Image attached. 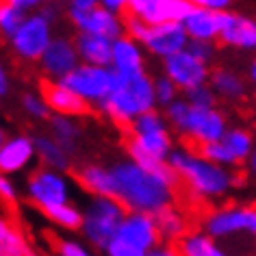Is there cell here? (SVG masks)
<instances>
[{"mask_svg":"<svg viewBox=\"0 0 256 256\" xmlns=\"http://www.w3.org/2000/svg\"><path fill=\"white\" fill-rule=\"evenodd\" d=\"M108 172L111 196L118 198L126 210L154 215L161 208L176 204L180 180L168 161L144 165L132 156H126L108 163Z\"/></svg>","mask_w":256,"mask_h":256,"instance_id":"cell-1","label":"cell"},{"mask_svg":"<svg viewBox=\"0 0 256 256\" xmlns=\"http://www.w3.org/2000/svg\"><path fill=\"white\" fill-rule=\"evenodd\" d=\"M178 180L191 198L200 202H217L243 182V178L232 168L210 161L194 146L174 148L168 158Z\"/></svg>","mask_w":256,"mask_h":256,"instance_id":"cell-2","label":"cell"},{"mask_svg":"<svg viewBox=\"0 0 256 256\" xmlns=\"http://www.w3.org/2000/svg\"><path fill=\"white\" fill-rule=\"evenodd\" d=\"M165 118L170 122V128L176 132L178 137H182L184 142L194 148H202L210 142L224 137V132L228 130V118L220 108H198L191 106L189 100L176 98L163 108Z\"/></svg>","mask_w":256,"mask_h":256,"instance_id":"cell-3","label":"cell"},{"mask_svg":"<svg viewBox=\"0 0 256 256\" xmlns=\"http://www.w3.org/2000/svg\"><path fill=\"white\" fill-rule=\"evenodd\" d=\"M156 96H154V78H150L148 74H137V76H120L118 87L113 89V94L96 106V111L106 115L111 122L118 126H130L139 115L156 108Z\"/></svg>","mask_w":256,"mask_h":256,"instance_id":"cell-4","label":"cell"},{"mask_svg":"<svg viewBox=\"0 0 256 256\" xmlns=\"http://www.w3.org/2000/svg\"><path fill=\"white\" fill-rule=\"evenodd\" d=\"M128 213L126 206L113 196H92L87 206L82 208L80 234L89 246L96 250H104L106 243L118 232L122 220Z\"/></svg>","mask_w":256,"mask_h":256,"instance_id":"cell-5","label":"cell"},{"mask_svg":"<svg viewBox=\"0 0 256 256\" xmlns=\"http://www.w3.org/2000/svg\"><path fill=\"white\" fill-rule=\"evenodd\" d=\"M54 40V20L48 18L42 9L30 11L24 18L22 26L9 40L11 52L24 63H40L50 42Z\"/></svg>","mask_w":256,"mask_h":256,"instance_id":"cell-6","label":"cell"},{"mask_svg":"<svg viewBox=\"0 0 256 256\" xmlns=\"http://www.w3.org/2000/svg\"><path fill=\"white\" fill-rule=\"evenodd\" d=\"M72 180L66 176V172L46 168V165L35 170L26 180V198L42 213L72 202Z\"/></svg>","mask_w":256,"mask_h":256,"instance_id":"cell-7","label":"cell"},{"mask_svg":"<svg viewBox=\"0 0 256 256\" xmlns=\"http://www.w3.org/2000/svg\"><path fill=\"white\" fill-rule=\"evenodd\" d=\"M68 87H72L89 106L102 104L113 89L120 82V74L115 72L111 66H89V63H80L74 68L66 78H63Z\"/></svg>","mask_w":256,"mask_h":256,"instance_id":"cell-8","label":"cell"},{"mask_svg":"<svg viewBox=\"0 0 256 256\" xmlns=\"http://www.w3.org/2000/svg\"><path fill=\"white\" fill-rule=\"evenodd\" d=\"M254 148H256V137L250 128L230 126L228 130L224 132L222 139L210 142L198 150L206 158H210V161L234 170V168H239V165L248 163V158L252 156Z\"/></svg>","mask_w":256,"mask_h":256,"instance_id":"cell-9","label":"cell"},{"mask_svg":"<svg viewBox=\"0 0 256 256\" xmlns=\"http://www.w3.org/2000/svg\"><path fill=\"white\" fill-rule=\"evenodd\" d=\"M66 16L76 33L102 35V37H108V40H118V37L126 35L124 16L115 14V11L102 7V4H94V7H87V9L68 7Z\"/></svg>","mask_w":256,"mask_h":256,"instance_id":"cell-10","label":"cell"},{"mask_svg":"<svg viewBox=\"0 0 256 256\" xmlns=\"http://www.w3.org/2000/svg\"><path fill=\"white\" fill-rule=\"evenodd\" d=\"M189 42H191V37L182 22L150 24L146 35L142 37V44H144V48L148 50V54L156 56V59H161V61L184 50L189 46Z\"/></svg>","mask_w":256,"mask_h":256,"instance_id":"cell-11","label":"cell"},{"mask_svg":"<svg viewBox=\"0 0 256 256\" xmlns=\"http://www.w3.org/2000/svg\"><path fill=\"white\" fill-rule=\"evenodd\" d=\"M210 66L200 61L194 52H189L187 48L180 52L163 59V74H168L172 80L180 87V92H189L194 87L206 85L210 80Z\"/></svg>","mask_w":256,"mask_h":256,"instance_id":"cell-12","label":"cell"},{"mask_svg":"<svg viewBox=\"0 0 256 256\" xmlns=\"http://www.w3.org/2000/svg\"><path fill=\"white\" fill-rule=\"evenodd\" d=\"M174 137H172V128L165 130H154V132H128L126 139V152L135 161L150 165V163H165L174 150Z\"/></svg>","mask_w":256,"mask_h":256,"instance_id":"cell-13","label":"cell"},{"mask_svg":"<svg viewBox=\"0 0 256 256\" xmlns=\"http://www.w3.org/2000/svg\"><path fill=\"white\" fill-rule=\"evenodd\" d=\"M78 66H80V56L76 42L66 35H54V40L50 42V46L40 59V70L44 78H52V80H63Z\"/></svg>","mask_w":256,"mask_h":256,"instance_id":"cell-14","label":"cell"},{"mask_svg":"<svg viewBox=\"0 0 256 256\" xmlns=\"http://www.w3.org/2000/svg\"><path fill=\"white\" fill-rule=\"evenodd\" d=\"M115 236L146 250V252H150L152 248L163 241L156 226V217L152 213H142V210H128Z\"/></svg>","mask_w":256,"mask_h":256,"instance_id":"cell-15","label":"cell"},{"mask_svg":"<svg viewBox=\"0 0 256 256\" xmlns=\"http://www.w3.org/2000/svg\"><path fill=\"white\" fill-rule=\"evenodd\" d=\"M202 230L220 241L248 234V206H217L208 210L202 220Z\"/></svg>","mask_w":256,"mask_h":256,"instance_id":"cell-16","label":"cell"},{"mask_svg":"<svg viewBox=\"0 0 256 256\" xmlns=\"http://www.w3.org/2000/svg\"><path fill=\"white\" fill-rule=\"evenodd\" d=\"M222 30L220 42L234 50H256V20L234 11H222L220 14Z\"/></svg>","mask_w":256,"mask_h":256,"instance_id":"cell-17","label":"cell"},{"mask_svg":"<svg viewBox=\"0 0 256 256\" xmlns=\"http://www.w3.org/2000/svg\"><path fill=\"white\" fill-rule=\"evenodd\" d=\"M37 161L35 137L28 135H11L0 148V172L4 174H20Z\"/></svg>","mask_w":256,"mask_h":256,"instance_id":"cell-18","label":"cell"},{"mask_svg":"<svg viewBox=\"0 0 256 256\" xmlns=\"http://www.w3.org/2000/svg\"><path fill=\"white\" fill-rule=\"evenodd\" d=\"M146 54L148 50L144 48V44L135 40L130 35H122L118 40H113V59L111 68L120 76H137L146 72Z\"/></svg>","mask_w":256,"mask_h":256,"instance_id":"cell-19","label":"cell"},{"mask_svg":"<svg viewBox=\"0 0 256 256\" xmlns=\"http://www.w3.org/2000/svg\"><path fill=\"white\" fill-rule=\"evenodd\" d=\"M40 92L44 94L48 106L52 113L59 115H72V118H80L89 111V104L74 92L72 87H68L63 80H52L44 78Z\"/></svg>","mask_w":256,"mask_h":256,"instance_id":"cell-20","label":"cell"},{"mask_svg":"<svg viewBox=\"0 0 256 256\" xmlns=\"http://www.w3.org/2000/svg\"><path fill=\"white\" fill-rule=\"evenodd\" d=\"M220 14L222 11H210V9H200V7L191 9V14L182 20L191 40L220 42V30H222Z\"/></svg>","mask_w":256,"mask_h":256,"instance_id":"cell-21","label":"cell"},{"mask_svg":"<svg viewBox=\"0 0 256 256\" xmlns=\"http://www.w3.org/2000/svg\"><path fill=\"white\" fill-rule=\"evenodd\" d=\"M76 48H78L80 63L89 66H111L113 59V40L92 33H76L74 37Z\"/></svg>","mask_w":256,"mask_h":256,"instance_id":"cell-22","label":"cell"},{"mask_svg":"<svg viewBox=\"0 0 256 256\" xmlns=\"http://www.w3.org/2000/svg\"><path fill=\"white\" fill-rule=\"evenodd\" d=\"M182 256H232L220 246V239L210 236L206 230H189L176 241Z\"/></svg>","mask_w":256,"mask_h":256,"instance_id":"cell-23","label":"cell"},{"mask_svg":"<svg viewBox=\"0 0 256 256\" xmlns=\"http://www.w3.org/2000/svg\"><path fill=\"white\" fill-rule=\"evenodd\" d=\"M210 87L220 96V100L239 102L248 96V80L239 72L228 68H217L210 72Z\"/></svg>","mask_w":256,"mask_h":256,"instance_id":"cell-24","label":"cell"},{"mask_svg":"<svg viewBox=\"0 0 256 256\" xmlns=\"http://www.w3.org/2000/svg\"><path fill=\"white\" fill-rule=\"evenodd\" d=\"M35 148H37V161L46 165V168L68 172L70 165H72V152L50 132L48 135H35Z\"/></svg>","mask_w":256,"mask_h":256,"instance_id":"cell-25","label":"cell"},{"mask_svg":"<svg viewBox=\"0 0 256 256\" xmlns=\"http://www.w3.org/2000/svg\"><path fill=\"white\" fill-rule=\"evenodd\" d=\"M76 182L89 196H111V172L108 165L102 163H85L76 170Z\"/></svg>","mask_w":256,"mask_h":256,"instance_id":"cell-26","label":"cell"},{"mask_svg":"<svg viewBox=\"0 0 256 256\" xmlns=\"http://www.w3.org/2000/svg\"><path fill=\"white\" fill-rule=\"evenodd\" d=\"M194 4L189 0H156L150 4L139 18H144L148 24H158V22H182L184 18L191 14Z\"/></svg>","mask_w":256,"mask_h":256,"instance_id":"cell-27","label":"cell"},{"mask_svg":"<svg viewBox=\"0 0 256 256\" xmlns=\"http://www.w3.org/2000/svg\"><path fill=\"white\" fill-rule=\"evenodd\" d=\"M154 217H156V226H158V232H161V239L163 241L176 243L182 234L189 232L187 217H184L180 210L176 208V204L161 208L158 213H154Z\"/></svg>","mask_w":256,"mask_h":256,"instance_id":"cell-28","label":"cell"},{"mask_svg":"<svg viewBox=\"0 0 256 256\" xmlns=\"http://www.w3.org/2000/svg\"><path fill=\"white\" fill-rule=\"evenodd\" d=\"M48 122H50V135L59 139V142L74 154L76 146H78L80 137H82V128H80L78 122H76V118H72V115L52 113Z\"/></svg>","mask_w":256,"mask_h":256,"instance_id":"cell-29","label":"cell"},{"mask_svg":"<svg viewBox=\"0 0 256 256\" xmlns=\"http://www.w3.org/2000/svg\"><path fill=\"white\" fill-rule=\"evenodd\" d=\"M30 246L24 234L11 224L7 217L0 215V254L2 256H30Z\"/></svg>","mask_w":256,"mask_h":256,"instance_id":"cell-30","label":"cell"},{"mask_svg":"<svg viewBox=\"0 0 256 256\" xmlns=\"http://www.w3.org/2000/svg\"><path fill=\"white\" fill-rule=\"evenodd\" d=\"M48 217V222H52L56 228L68 230V232H80L82 226V208H78L74 202L61 204V206H54L44 213Z\"/></svg>","mask_w":256,"mask_h":256,"instance_id":"cell-31","label":"cell"},{"mask_svg":"<svg viewBox=\"0 0 256 256\" xmlns=\"http://www.w3.org/2000/svg\"><path fill=\"white\" fill-rule=\"evenodd\" d=\"M24 18H26V11L18 9L9 0H0V37L9 42L16 35V30L22 26Z\"/></svg>","mask_w":256,"mask_h":256,"instance_id":"cell-32","label":"cell"},{"mask_svg":"<svg viewBox=\"0 0 256 256\" xmlns=\"http://www.w3.org/2000/svg\"><path fill=\"white\" fill-rule=\"evenodd\" d=\"M165 128H170V122H168V118H165V113L158 111V108H150V111L142 113L130 126H128V132L142 135V132L165 130Z\"/></svg>","mask_w":256,"mask_h":256,"instance_id":"cell-33","label":"cell"},{"mask_svg":"<svg viewBox=\"0 0 256 256\" xmlns=\"http://www.w3.org/2000/svg\"><path fill=\"white\" fill-rule=\"evenodd\" d=\"M20 106H22V111L35 122L50 120V113H52L42 92H26L20 100Z\"/></svg>","mask_w":256,"mask_h":256,"instance_id":"cell-34","label":"cell"},{"mask_svg":"<svg viewBox=\"0 0 256 256\" xmlns=\"http://www.w3.org/2000/svg\"><path fill=\"white\" fill-rule=\"evenodd\" d=\"M180 87L170 78L168 74H161L154 78V96H156V104L158 106H168L170 102H174L176 98H180Z\"/></svg>","mask_w":256,"mask_h":256,"instance_id":"cell-35","label":"cell"},{"mask_svg":"<svg viewBox=\"0 0 256 256\" xmlns=\"http://www.w3.org/2000/svg\"><path fill=\"white\" fill-rule=\"evenodd\" d=\"M184 98L189 100L191 106L213 108V106H217L220 96L215 94V89L210 87V82H206V85H200V87H194V89H189V92H184Z\"/></svg>","mask_w":256,"mask_h":256,"instance_id":"cell-36","label":"cell"},{"mask_svg":"<svg viewBox=\"0 0 256 256\" xmlns=\"http://www.w3.org/2000/svg\"><path fill=\"white\" fill-rule=\"evenodd\" d=\"M54 252L56 256H94L92 252V246L85 241H78V239H72V236H63V239H56V246H54Z\"/></svg>","mask_w":256,"mask_h":256,"instance_id":"cell-37","label":"cell"},{"mask_svg":"<svg viewBox=\"0 0 256 256\" xmlns=\"http://www.w3.org/2000/svg\"><path fill=\"white\" fill-rule=\"evenodd\" d=\"M102 254L104 256H148L146 250L132 246V243L120 239V236H113V239L106 243V248L102 250Z\"/></svg>","mask_w":256,"mask_h":256,"instance_id":"cell-38","label":"cell"},{"mask_svg":"<svg viewBox=\"0 0 256 256\" xmlns=\"http://www.w3.org/2000/svg\"><path fill=\"white\" fill-rule=\"evenodd\" d=\"M20 200V191H18V184L11 180V174H4L0 172V202L4 204H16Z\"/></svg>","mask_w":256,"mask_h":256,"instance_id":"cell-39","label":"cell"},{"mask_svg":"<svg viewBox=\"0 0 256 256\" xmlns=\"http://www.w3.org/2000/svg\"><path fill=\"white\" fill-rule=\"evenodd\" d=\"M187 50H189V52H194L200 61L208 63V66H210V61L215 59V42L191 40V42H189V46H187Z\"/></svg>","mask_w":256,"mask_h":256,"instance_id":"cell-40","label":"cell"},{"mask_svg":"<svg viewBox=\"0 0 256 256\" xmlns=\"http://www.w3.org/2000/svg\"><path fill=\"white\" fill-rule=\"evenodd\" d=\"M194 7L210 9V11H228L232 7V0H189Z\"/></svg>","mask_w":256,"mask_h":256,"instance_id":"cell-41","label":"cell"},{"mask_svg":"<svg viewBox=\"0 0 256 256\" xmlns=\"http://www.w3.org/2000/svg\"><path fill=\"white\" fill-rule=\"evenodd\" d=\"M148 256H182L180 250H178L176 243H170V241H161L158 246H154L148 252Z\"/></svg>","mask_w":256,"mask_h":256,"instance_id":"cell-42","label":"cell"},{"mask_svg":"<svg viewBox=\"0 0 256 256\" xmlns=\"http://www.w3.org/2000/svg\"><path fill=\"white\" fill-rule=\"evenodd\" d=\"M9 2L16 4L18 9H22V11H26V14H30V11L42 9L46 2H50V0H9Z\"/></svg>","mask_w":256,"mask_h":256,"instance_id":"cell-43","label":"cell"},{"mask_svg":"<svg viewBox=\"0 0 256 256\" xmlns=\"http://www.w3.org/2000/svg\"><path fill=\"white\" fill-rule=\"evenodd\" d=\"M98 2L102 4V7L111 9V11H115V14H122V16H124L126 9H128V0H98Z\"/></svg>","mask_w":256,"mask_h":256,"instance_id":"cell-44","label":"cell"},{"mask_svg":"<svg viewBox=\"0 0 256 256\" xmlns=\"http://www.w3.org/2000/svg\"><path fill=\"white\" fill-rule=\"evenodd\" d=\"M156 0H128V9L126 11H130V14H137V16H142L146 9L150 7V4H154Z\"/></svg>","mask_w":256,"mask_h":256,"instance_id":"cell-45","label":"cell"},{"mask_svg":"<svg viewBox=\"0 0 256 256\" xmlns=\"http://www.w3.org/2000/svg\"><path fill=\"white\" fill-rule=\"evenodd\" d=\"M9 74H7V70H4V66L0 63V98L2 96H7L9 94Z\"/></svg>","mask_w":256,"mask_h":256,"instance_id":"cell-46","label":"cell"},{"mask_svg":"<svg viewBox=\"0 0 256 256\" xmlns=\"http://www.w3.org/2000/svg\"><path fill=\"white\" fill-rule=\"evenodd\" d=\"M68 7H74V9H87V7H94V4H100L98 0H66Z\"/></svg>","mask_w":256,"mask_h":256,"instance_id":"cell-47","label":"cell"},{"mask_svg":"<svg viewBox=\"0 0 256 256\" xmlns=\"http://www.w3.org/2000/svg\"><path fill=\"white\" fill-rule=\"evenodd\" d=\"M246 168H248V176L252 178V180H256V148H254V152H252V156L248 158Z\"/></svg>","mask_w":256,"mask_h":256,"instance_id":"cell-48","label":"cell"},{"mask_svg":"<svg viewBox=\"0 0 256 256\" xmlns=\"http://www.w3.org/2000/svg\"><path fill=\"white\" fill-rule=\"evenodd\" d=\"M248 78H250L252 85H256V59L250 63V68H248Z\"/></svg>","mask_w":256,"mask_h":256,"instance_id":"cell-49","label":"cell"},{"mask_svg":"<svg viewBox=\"0 0 256 256\" xmlns=\"http://www.w3.org/2000/svg\"><path fill=\"white\" fill-rule=\"evenodd\" d=\"M7 142V132H4V128L0 126V148H2V144Z\"/></svg>","mask_w":256,"mask_h":256,"instance_id":"cell-50","label":"cell"},{"mask_svg":"<svg viewBox=\"0 0 256 256\" xmlns=\"http://www.w3.org/2000/svg\"><path fill=\"white\" fill-rule=\"evenodd\" d=\"M0 256H2V254H0Z\"/></svg>","mask_w":256,"mask_h":256,"instance_id":"cell-51","label":"cell"}]
</instances>
